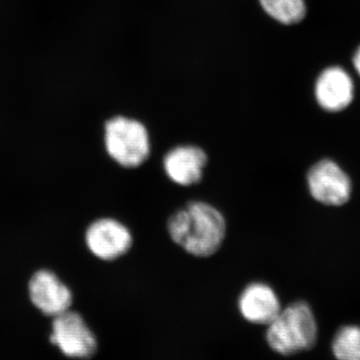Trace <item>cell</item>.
Instances as JSON below:
<instances>
[{
    "label": "cell",
    "instance_id": "8",
    "mask_svg": "<svg viewBox=\"0 0 360 360\" xmlns=\"http://www.w3.org/2000/svg\"><path fill=\"white\" fill-rule=\"evenodd\" d=\"M207 160L205 151L200 146H175L163 158V170L177 186H191L202 179Z\"/></svg>",
    "mask_w": 360,
    "mask_h": 360
},
{
    "label": "cell",
    "instance_id": "13",
    "mask_svg": "<svg viewBox=\"0 0 360 360\" xmlns=\"http://www.w3.org/2000/svg\"><path fill=\"white\" fill-rule=\"evenodd\" d=\"M354 65L357 73L360 75V46L357 49V51H355L354 56Z\"/></svg>",
    "mask_w": 360,
    "mask_h": 360
},
{
    "label": "cell",
    "instance_id": "1",
    "mask_svg": "<svg viewBox=\"0 0 360 360\" xmlns=\"http://www.w3.org/2000/svg\"><path fill=\"white\" fill-rule=\"evenodd\" d=\"M167 231L175 245L195 257H210L220 250L227 224L219 208L205 201H191L170 215Z\"/></svg>",
    "mask_w": 360,
    "mask_h": 360
},
{
    "label": "cell",
    "instance_id": "5",
    "mask_svg": "<svg viewBox=\"0 0 360 360\" xmlns=\"http://www.w3.org/2000/svg\"><path fill=\"white\" fill-rule=\"evenodd\" d=\"M90 252L104 262H112L127 255L134 245V236L120 220L105 217L92 222L85 232Z\"/></svg>",
    "mask_w": 360,
    "mask_h": 360
},
{
    "label": "cell",
    "instance_id": "12",
    "mask_svg": "<svg viewBox=\"0 0 360 360\" xmlns=\"http://www.w3.org/2000/svg\"><path fill=\"white\" fill-rule=\"evenodd\" d=\"M333 352L338 360H360V326L341 328L333 338Z\"/></svg>",
    "mask_w": 360,
    "mask_h": 360
},
{
    "label": "cell",
    "instance_id": "11",
    "mask_svg": "<svg viewBox=\"0 0 360 360\" xmlns=\"http://www.w3.org/2000/svg\"><path fill=\"white\" fill-rule=\"evenodd\" d=\"M262 9L283 25L300 22L307 14L304 0H258Z\"/></svg>",
    "mask_w": 360,
    "mask_h": 360
},
{
    "label": "cell",
    "instance_id": "9",
    "mask_svg": "<svg viewBox=\"0 0 360 360\" xmlns=\"http://www.w3.org/2000/svg\"><path fill=\"white\" fill-rule=\"evenodd\" d=\"M354 85L347 71L338 66L322 71L315 84V97L321 108L340 112L354 101Z\"/></svg>",
    "mask_w": 360,
    "mask_h": 360
},
{
    "label": "cell",
    "instance_id": "4",
    "mask_svg": "<svg viewBox=\"0 0 360 360\" xmlns=\"http://www.w3.org/2000/svg\"><path fill=\"white\" fill-rule=\"evenodd\" d=\"M51 343L72 359H87L96 354L97 341L82 315L68 311L54 317Z\"/></svg>",
    "mask_w": 360,
    "mask_h": 360
},
{
    "label": "cell",
    "instance_id": "10",
    "mask_svg": "<svg viewBox=\"0 0 360 360\" xmlns=\"http://www.w3.org/2000/svg\"><path fill=\"white\" fill-rule=\"evenodd\" d=\"M238 309L246 321L266 326L283 309L276 291L264 283L248 284L239 295Z\"/></svg>",
    "mask_w": 360,
    "mask_h": 360
},
{
    "label": "cell",
    "instance_id": "6",
    "mask_svg": "<svg viewBox=\"0 0 360 360\" xmlns=\"http://www.w3.org/2000/svg\"><path fill=\"white\" fill-rule=\"evenodd\" d=\"M307 186L312 198L324 205H345L352 194L349 177L331 160H322L310 168Z\"/></svg>",
    "mask_w": 360,
    "mask_h": 360
},
{
    "label": "cell",
    "instance_id": "2",
    "mask_svg": "<svg viewBox=\"0 0 360 360\" xmlns=\"http://www.w3.org/2000/svg\"><path fill=\"white\" fill-rule=\"evenodd\" d=\"M317 340V323L307 302L291 303L283 309L269 326L266 341L281 355H292L314 347Z\"/></svg>",
    "mask_w": 360,
    "mask_h": 360
},
{
    "label": "cell",
    "instance_id": "3",
    "mask_svg": "<svg viewBox=\"0 0 360 360\" xmlns=\"http://www.w3.org/2000/svg\"><path fill=\"white\" fill-rule=\"evenodd\" d=\"M106 153L118 165L125 168L141 167L151 153L150 136L143 123L118 115L104 127Z\"/></svg>",
    "mask_w": 360,
    "mask_h": 360
},
{
    "label": "cell",
    "instance_id": "7",
    "mask_svg": "<svg viewBox=\"0 0 360 360\" xmlns=\"http://www.w3.org/2000/svg\"><path fill=\"white\" fill-rule=\"evenodd\" d=\"M33 304L49 316H58L70 310L72 293L56 274L49 270H39L28 284Z\"/></svg>",
    "mask_w": 360,
    "mask_h": 360
}]
</instances>
